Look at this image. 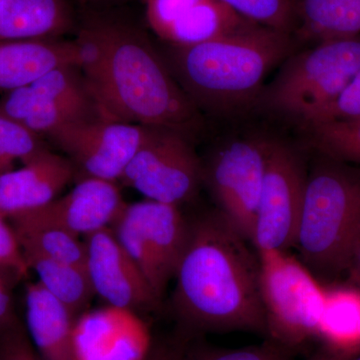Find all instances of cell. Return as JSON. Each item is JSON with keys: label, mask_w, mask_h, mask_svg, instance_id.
I'll use <instances>...</instances> for the list:
<instances>
[{"label": "cell", "mask_w": 360, "mask_h": 360, "mask_svg": "<svg viewBox=\"0 0 360 360\" xmlns=\"http://www.w3.org/2000/svg\"><path fill=\"white\" fill-rule=\"evenodd\" d=\"M75 40L80 70L101 118L172 130L191 141L200 134V110L141 28L92 16Z\"/></svg>", "instance_id": "obj_1"}, {"label": "cell", "mask_w": 360, "mask_h": 360, "mask_svg": "<svg viewBox=\"0 0 360 360\" xmlns=\"http://www.w3.org/2000/svg\"><path fill=\"white\" fill-rule=\"evenodd\" d=\"M73 26L68 0H0V41L56 39Z\"/></svg>", "instance_id": "obj_19"}, {"label": "cell", "mask_w": 360, "mask_h": 360, "mask_svg": "<svg viewBox=\"0 0 360 360\" xmlns=\"http://www.w3.org/2000/svg\"><path fill=\"white\" fill-rule=\"evenodd\" d=\"M182 347L175 345H153L150 352L144 360H179Z\"/></svg>", "instance_id": "obj_33"}, {"label": "cell", "mask_w": 360, "mask_h": 360, "mask_svg": "<svg viewBox=\"0 0 360 360\" xmlns=\"http://www.w3.org/2000/svg\"><path fill=\"white\" fill-rule=\"evenodd\" d=\"M305 129L309 143L321 155L360 165V122H321Z\"/></svg>", "instance_id": "obj_25"}, {"label": "cell", "mask_w": 360, "mask_h": 360, "mask_svg": "<svg viewBox=\"0 0 360 360\" xmlns=\"http://www.w3.org/2000/svg\"><path fill=\"white\" fill-rule=\"evenodd\" d=\"M321 155L307 174L295 248L314 276L333 278L360 245V170Z\"/></svg>", "instance_id": "obj_4"}, {"label": "cell", "mask_w": 360, "mask_h": 360, "mask_svg": "<svg viewBox=\"0 0 360 360\" xmlns=\"http://www.w3.org/2000/svg\"><path fill=\"white\" fill-rule=\"evenodd\" d=\"M77 174L66 156L45 148L18 169L0 176V214L8 221L44 207Z\"/></svg>", "instance_id": "obj_16"}, {"label": "cell", "mask_w": 360, "mask_h": 360, "mask_svg": "<svg viewBox=\"0 0 360 360\" xmlns=\"http://www.w3.org/2000/svg\"><path fill=\"white\" fill-rule=\"evenodd\" d=\"M328 349L354 357L360 352V288H326L317 335Z\"/></svg>", "instance_id": "obj_21"}, {"label": "cell", "mask_w": 360, "mask_h": 360, "mask_svg": "<svg viewBox=\"0 0 360 360\" xmlns=\"http://www.w3.org/2000/svg\"><path fill=\"white\" fill-rule=\"evenodd\" d=\"M9 222L13 225L22 251H32L51 259L86 269L84 238L58 227L28 224L20 220Z\"/></svg>", "instance_id": "obj_24"}, {"label": "cell", "mask_w": 360, "mask_h": 360, "mask_svg": "<svg viewBox=\"0 0 360 360\" xmlns=\"http://www.w3.org/2000/svg\"><path fill=\"white\" fill-rule=\"evenodd\" d=\"M350 360H360V354L355 355V356L352 357Z\"/></svg>", "instance_id": "obj_36"}, {"label": "cell", "mask_w": 360, "mask_h": 360, "mask_svg": "<svg viewBox=\"0 0 360 360\" xmlns=\"http://www.w3.org/2000/svg\"><path fill=\"white\" fill-rule=\"evenodd\" d=\"M87 274L105 305L136 312L155 309L160 298L134 259L123 250L111 229L84 238Z\"/></svg>", "instance_id": "obj_12"}, {"label": "cell", "mask_w": 360, "mask_h": 360, "mask_svg": "<svg viewBox=\"0 0 360 360\" xmlns=\"http://www.w3.org/2000/svg\"><path fill=\"white\" fill-rule=\"evenodd\" d=\"M151 347L148 326L132 310L105 305L75 323V360H144Z\"/></svg>", "instance_id": "obj_14"}, {"label": "cell", "mask_w": 360, "mask_h": 360, "mask_svg": "<svg viewBox=\"0 0 360 360\" xmlns=\"http://www.w3.org/2000/svg\"><path fill=\"white\" fill-rule=\"evenodd\" d=\"M20 279L11 270L0 266V329L15 316L13 309V281Z\"/></svg>", "instance_id": "obj_32"}, {"label": "cell", "mask_w": 360, "mask_h": 360, "mask_svg": "<svg viewBox=\"0 0 360 360\" xmlns=\"http://www.w3.org/2000/svg\"><path fill=\"white\" fill-rule=\"evenodd\" d=\"M359 354H360V352H359Z\"/></svg>", "instance_id": "obj_38"}, {"label": "cell", "mask_w": 360, "mask_h": 360, "mask_svg": "<svg viewBox=\"0 0 360 360\" xmlns=\"http://www.w3.org/2000/svg\"><path fill=\"white\" fill-rule=\"evenodd\" d=\"M117 184L84 177L70 193L58 196L37 212L13 220L58 227L84 238L94 232L110 229L122 212L127 202Z\"/></svg>", "instance_id": "obj_15"}, {"label": "cell", "mask_w": 360, "mask_h": 360, "mask_svg": "<svg viewBox=\"0 0 360 360\" xmlns=\"http://www.w3.org/2000/svg\"><path fill=\"white\" fill-rule=\"evenodd\" d=\"M118 182L149 200L179 206L193 200L203 182V165L193 141L153 127Z\"/></svg>", "instance_id": "obj_9"}, {"label": "cell", "mask_w": 360, "mask_h": 360, "mask_svg": "<svg viewBox=\"0 0 360 360\" xmlns=\"http://www.w3.org/2000/svg\"><path fill=\"white\" fill-rule=\"evenodd\" d=\"M307 174L297 153L272 139L251 240L257 250L295 246Z\"/></svg>", "instance_id": "obj_10"}, {"label": "cell", "mask_w": 360, "mask_h": 360, "mask_svg": "<svg viewBox=\"0 0 360 360\" xmlns=\"http://www.w3.org/2000/svg\"><path fill=\"white\" fill-rule=\"evenodd\" d=\"M0 266L11 270L20 279L28 276L30 270L13 225L0 214Z\"/></svg>", "instance_id": "obj_31"}, {"label": "cell", "mask_w": 360, "mask_h": 360, "mask_svg": "<svg viewBox=\"0 0 360 360\" xmlns=\"http://www.w3.org/2000/svg\"><path fill=\"white\" fill-rule=\"evenodd\" d=\"M78 317L44 286L25 288V328L41 360H75L73 336Z\"/></svg>", "instance_id": "obj_17"}, {"label": "cell", "mask_w": 360, "mask_h": 360, "mask_svg": "<svg viewBox=\"0 0 360 360\" xmlns=\"http://www.w3.org/2000/svg\"><path fill=\"white\" fill-rule=\"evenodd\" d=\"M352 357L348 355L340 354V352H333V350L326 349V352L315 355L309 360H350Z\"/></svg>", "instance_id": "obj_35"}, {"label": "cell", "mask_w": 360, "mask_h": 360, "mask_svg": "<svg viewBox=\"0 0 360 360\" xmlns=\"http://www.w3.org/2000/svg\"><path fill=\"white\" fill-rule=\"evenodd\" d=\"M0 115L11 118L39 136L91 117H101L96 110L52 101L30 85L6 92L0 98Z\"/></svg>", "instance_id": "obj_20"}, {"label": "cell", "mask_w": 360, "mask_h": 360, "mask_svg": "<svg viewBox=\"0 0 360 360\" xmlns=\"http://www.w3.org/2000/svg\"><path fill=\"white\" fill-rule=\"evenodd\" d=\"M79 63L75 40L0 41V90L7 92L27 86L54 68H79Z\"/></svg>", "instance_id": "obj_18"}, {"label": "cell", "mask_w": 360, "mask_h": 360, "mask_svg": "<svg viewBox=\"0 0 360 360\" xmlns=\"http://www.w3.org/2000/svg\"><path fill=\"white\" fill-rule=\"evenodd\" d=\"M302 39L319 44L360 35V0H298Z\"/></svg>", "instance_id": "obj_22"}, {"label": "cell", "mask_w": 360, "mask_h": 360, "mask_svg": "<svg viewBox=\"0 0 360 360\" xmlns=\"http://www.w3.org/2000/svg\"><path fill=\"white\" fill-rule=\"evenodd\" d=\"M96 1V0H94ZM96 1H113V0H96Z\"/></svg>", "instance_id": "obj_37"}, {"label": "cell", "mask_w": 360, "mask_h": 360, "mask_svg": "<svg viewBox=\"0 0 360 360\" xmlns=\"http://www.w3.org/2000/svg\"><path fill=\"white\" fill-rule=\"evenodd\" d=\"M257 251L266 331L278 345H285L316 336L326 288L286 251Z\"/></svg>", "instance_id": "obj_6"}, {"label": "cell", "mask_w": 360, "mask_h": 360, "mask_svg": "<svg viewBox=\"0 0 360 360\" xmlns=\"http://www.w3.org/2000/svg\"><path fill=\"white\" fill-rule=\"evenodd\" d=\"M110 229L160 300L191 234V224L179 206L149 200L125 203Z\"/></svg>", "instance_id": "obj_7"}, {"label": "cell", "mask_w": 360, "mask_h": 360, "mask_svg": "<svg viewBox=\"0 0 360 360\" xmlns=\"http://www.w3.org/2000/svg\"><path fill=\"white\" fill-rule=\"evenodd\" d=\"M330 122H360V71L310 125Z\"/></svg>", "instance_id": "obj_29"}, {"label": "cell", "mask_w": 360, "mask_h": 360, "mask_svg": "<svg viewBox=\"0 0 360 360\" xmlns=\"http://www.w3.org/2000/svg\"><path fill=\"white\" fill-rule=\"evenodd\" d=\"M347 272L348 284L360 288V245L357 248Z\"/></svg>", "instance_id": "obj_34"}, {"label": "cell", "mask_w": 360, "mask_h": 360, "mask_svg": "<svg viewBox=\"0 0 360 360\" xmlns=\"http://www.w3.org/2000/svg\"><path fill=\"white\" fill-rule=\"evenodd\" d=\"M0 360H41L18 315L0 329Z\"/></svg>", "instance_id": "obj_30"}, {"label": "cell", "mask_w": 360, "mask_h": 360, "mask_svg": "<svg viewBox=\"0 0 360 360\" xmlns=\"http://www.w3.org/2000/svg\"><path fill=\"white\" fill-rule=\"evenodd\" d=\"M360 71V35L321 42L288 56L260 98L270 110L309 127Z\"/></svg>", "instance_id": "obj_5"}, {"label": "cell", "mask_w": 360, "mask_h": 360, "mask_svg": "<svg viewBox=\"0 0 360 360\" xmlns=\"http://www.w3.org/2000/svg\"><path fill=\"white\" fill-rule=\"evenodd\" d=\"M271 139L248 137L224 144L203 165L219 212L246 240H252Z\"/></svg>", "instance_id": "obj_8"}, {"label": "cell", "mask_w": 360, "mask_h": 360, "mask_svg": "<svg viewBox=\"0 0 360 360\" xmlns=\"http://www.w3.org/2000/svg\"><path fill=\"white\" fill-rule=\"evenodd\" d=\"M179 360H291L290 355L276 343L257 347L220 349V348L182 347Z\"/></svg>", "instance_id": "obj_28"}, {"label": "cell", "mask_w": 360, "mask_h": 360, "mask_svg": "<svg viewBox=\"0 0 360 360\" xmlns=\"http://www.w3.org/2000/svg\"><path fill=\"white\" fill-rule=\"evenodd\" d=\"M151 129L91 117L65 125L47 137L84 177L118 182Z\"/></svg>", "instance_id": "obj_11"}, {"label": "cell", "mask_w": 360, "mask_h": 360, "mask_svg": "<svg viewBox=\"0 0 360 360\" xmlns=\"http://www.w3.org/2000/svg\"><path fill=\"white\" fill-rule=\"evenodd\" d=\"M219 212L191 224V234L174 278V307L198 331L264 333L259 259Z\"/></svg>", "instance_id": "obj_2"}, {"label": "cell", "mask_w": 360, "mask_h": 360, "mask_svg": "<svg viewBox=\"0 0 360 360\" xmlns=\"http://www.w3.org/2000/svg\"><path fill=\"white\" fill-rule=\"evenodd\" d=\"M30 271L39 277V283L79 317L89 310L94 295L84 267L58 262L32 252L22 251Z\"/></svg>", "instance_id": "obj_23"}, {"label": "cell", "mask_w": 360, "mask_h": 360, "mask_svg": "<svg viewBox=\"0 0 360 360\" xmlns=\"http://www.w3.org/2000/svg\"><path fill=\"white\" fill-rule=\"evenodd\" d=\"M45 148L41 136L0 115V176L14 169L16 161L23 165Z\"/></svg>", "instance_id": "obj_27"}, {"label": "cell", "mask_w": 360, "mask_h": 360, "mask_svg": "<svg viewBox=\"0 0 360 360\" xmlns=\"http://www.w3.org/2000/svg\"><path fill=\"white\" fill-rule=\"evenodd\" d=\"M143 4L151 30L172 46L202 44L253 25L219 0H143Z\"/></svg>", "instance_id": "obj_13"}, {"label": "cell", "mask_w": 360, "mask_h": 360, "mask_svg": "<svg viewBox=\"0 0 360 360\" xmlns=\"http://www.w3.org/2000/svg\"><path fill=\"white\" fill-rule=\"evenodd\" d=\"M241 18L271 30L290 33L296 18L295 0H219Z\"/></svg>", "instance_id": "obj_26"}, {"label": "cell", "mask_w": 360, "mask_h": 360, "mask_svg": "<svg viewBox=\"0 0 360 360\" xmlns=\"http://www.w3.org/2000/svg\"><path fill=\"white\" fill-rule=\"evenodd\" d=\"M290 51V33L253 23L202 44L170 45L165 59L198 110L224 115L257 103L265 77Z\"/></svg>", "instance_id": "obj_3"}]
</instances>
